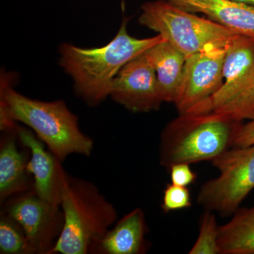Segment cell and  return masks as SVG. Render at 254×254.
Instances as JSON below:
<instances>
[{"instance_id":"obj_1","label":"cell","mask_w":254,"mask_h":254,"mask_svg":"<svg viewBox=\"0 0 254 254\" xmlns=\"http://www.w3.org/2000/svg\"><path fill=\"white\" fill-rule=\"evenodd\" d=\"M23 123L34 132L48 150L63 162L68 155L90 156L94 142L78 126V120L63 100L44 102L18 93L3 80L1 83L0 124L3 131Z\"/></svg>"},{"instance_id":"obj_2","label":"cell","mask_w":254,"mask_h":254,"mask_svg":"<svg viewBox=\"0 0 254 254\" xmlns=\"http://www.w3.org/2000/svg\"><path fill=\"white\" fill-rule=\"evenodd\" d=\"M127 19L110 43L98 48H78L64 43L60 48V66L71 76L75 90L87 104H100L110 96L114 79L126 64L161 43L163 37L138 39L128 34Z\"/></svg>"},{"instance_id":"obj_3","label":"cell","mask_w":254,"mask_h":254,"mask_svg":"<svg viewBox=\"0 0 254 254\" xmlns=\"http://www.w3.org/2000/svg\"><path fill=\"white\" fill-rule=\"evenodd\" d=\"M64 226L49 254L95 253L118 211L94 184L70 176L62 195Z\"/></svg>"},{"instance_id":"obj_4","label":"cell","mask_w":254,"mask_h":254,"mask_svg":"<svg viewBox=\"0 0 254 254\" xmlns=\"http://www.w3.org/2000/svg\"><path fill=\"white\" fill-rule=\"evenodd\" d=\"M242 125L214 112L180 115L162 132L160 165L169 170L175 164L213 160L233 146Z\"/></svg>"},{"instance_id":"obj_5","label":"cell","mask_w":254,"mask_h":254,"mask_svg":"<svg viewBox=\"0 0 254 254\" xmlns=\"http://www.w3.org/2000/svg\"><path fill=\"white\" fill-rule=\"evenodd\" d=\"M138 21L163 36L187 58L213 47L227 48L239 36L165 0L144 3Z\"/></svg>"},{"instance_id":"obj_6","label":"cell","mask_w":254,"mask_h":254,"mask_svg":"<svg viewBox=\"0 0 254 254\" xmlns=\"http://www.w3.org/2000/svg\"><path fill=\"white\" fill-rule=\"evenodd\" d=\"M223 84L203 113L227 115L239 122L254 120V40L240 36L227 47Z\"/></svg>"},{"instance_id":"obj_7","label":"cell","mask_w":254,"mask_h":254,"mask_svg":"<svg viewBox=\"0 0 254 254\" xmlns=\"http://www.w3.org/2000/svg\"><path fill=\"white\" fill-rule=\"evenodd\" d=\"M211 161L220 175L201 187L198 203L222 216L233 215L254 188V144L229 148Z\"/></svg>"},{"instance_id":"obj_8","label":"cell","mask_w":254,"mask_h":254,"mask_svg":"<svg viewBox=\"0 0 254 254\" xmlns=\"http://www.w3.org/2000/svg\"><path fill=\"white\" fill-rule=\"evenodd\" d=\"M227 48L213 47L187 57L175 105L180 115L202 113L223 84Z\"/></svg>"},{"instance_id":"obj_9","label":"cell","mask_w":254,"mask_h":254,"mask_svg":"<svg viewBox=\"0 0 254 254\" xmlns=\"http://www.w3.org/2000/svg\"><path fill=\"white\" fill-rule=\"evenodd\" d=\"M4 213L23 229L31 254H49L63 231L61 207L42 199L33 190L12 197Z\"/></svg>"},{"instance_id":"obj_10","label":"cell","mask_w":254,"mask_h":254,"mask_svg":"<svg viewBox=\"0 0 254 254\" xmlns=\"http://www.w3.org/2000/svg\"><path fill=\"white\" fill-rule=\"evenodd\" d=\"M110 96L134 113H148L160 108L163 100L156 73L143 53L120 69L114 79Z\"/></svg>"},{"instance_id":"obj_11","label":"cell","mask_w":254,"mask_h":254,"mask_svg":"<svg viewBox=\"0 0 254 254\" xmlns=\"http://www.w3.org/2000/svg\"><path fill=\"white\" fill-rule=\"evenodd\" d=\"M18 138L29 150L27 171L33 177V190L42 199L60 206L64 188L70 175L63 168V162L50 150L35 133L23 127H16Z\"/></svg>"},{"instance_id":"obj_12","label":"cell","mask_w":254,"mask_h":254,"mask_svg":"<svg viewBox=\"0 0 254 254\" xmlns=\"http://www.w3.org/2000/svg\"><path fill=\"white\" fill-rule=\"evenodd\" d=\"M192 13H202L237 35L254 40V5L234 0H165Z\"/></svg>"},{"instance_id":"obj_13","label":"cell","mask_w":254,"mask_h":254,"mask_svg":"<svg viewBox=\"0 0 254 254\" xmlns=\"http://www.w3.org/2000/svg\"><path fill=\"white\" fill-rule=\"evenodd\" d=\"M16 128L6 132L0 145V202L33 190L27 171L28 160L17 145Z\"/></svg>"},{"instance_id":"obj_14","label":"cell","mask_w":254,"mask_h":254,"mask_svg":"<svg viewBox=\"0 0 254 254\" xmlns=\"http://www.w3.org/2000/svg\"><path fill=\"white\" fill-rule=\"evenodd\" d=\"M145 213L141 208L132 210L115 222L97 247L95 253L141 254L147 250Z\"/></svg>"},{"instance_id":"obj_15","label":"cell","mask_w":254,"mask_h":254,"mask_svg":"<svg viewBox=\"0 0 254 254\" xmlns=\"http://www.w3.org/2000/svg\"><path fill=\"white\" fill-rule=\"evenodd\" d=\"M143 54L154 68L163 102L175 103L187 57L166 41L152 47Z\"/></svg>"},{"instance_id":"obj_16","label":"cell","mask_w":254,"mask_h":254,"mask_svg":"<svg viewBox=\"0 0 254 254\" xmlns=\"http://www.w3.org/2000/svg\"><path fill=\"white\" fill-rule=\"evenodd\" d=\"M218 242L220 254H254V207L238 209L219 227Z\"/></svg>"},{"instance_id":"obj_17","label":"cell","mask_w":254,"mask_h":254,"mask_svg":"<svg viewBox=\"0 0 254 254\" xmlns=\"http://www.w3.org/2000/svg\"><path fill=\"white\" fill-rule=\"evenodd\" d=\"M0 254H31L23 229L4 212L0 218Z\"/></svg>"},{"instance_id":"obj_18","label":"cell","mask_w":254,"mask_h":254,"mask_svg":"<svg viewBox=\"0 0 254 254\" xmlns=\"http://www.w3.org/2000/svg\"><path fill=\"white\" fill-rule=\"evenodd\" d=\"M219 227L215 215L210 210L200 218L198 239L190 254H220L218 247Z\"/></svg>"},{"instance_id":"obj_19","label":"cell","mask_w":254,"mask_h":254,"mask_svg":"<svg viewBox=\"0 0 254 254\" xmlns=\"http://www.w3.org/2000/svg\"><path fill=\"white\" fill-rule=\"evenodd\" d=\"M190 190L187 187L168 184L164 190L162 209L165 213L191 206Z\"/></svg>"},{"instance_id":"obj_20","label":"cell","mask_w":254,"mask_h":254,"mask_svg":"<svg viewBox=\"0 0 254 254\" xmlns=\"http://www.w3.org/2000/svg\"><path fill=\"white\" fill-rule=\"evenodd\" d=\"M190 164L177 163L170 167V177L172 183L181 187L192 185L196 180V174L192 171Z\"/></svg>"},{"instance_id":"obj_21","label":"cell","mask_w":254,"mask_h":254,"mask_svg":"<svg viewBox=\"0 0 254 254\" xmlns=\"http://www.w3.org/2000/svg\"><path fill=\"white\" fill-rule=\"evenodd\" d=\"M254 144V120L242 125L234 141V147H246Z\"/></svg>"},{"instance_id":"obj_22","label":"cell","mask_w":254,"mask_h":254,"mask_svg":"<svg viewBox=\"0 0 254 254\" xmlns=\"http://www.w3.org/2000/svg\"><path fill=\"white\" fill-rule=\"evenodd\" d=\"M234 1H240V2L247 3V4L254 5V0H234Z\"/></svg>"}]
</instances>
